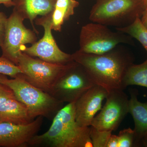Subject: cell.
<instances>
[{"label": "cell", "instance_id": "d4e9b609", "mask_svg": "<svg viewBox=\"0 0 147 147\" xmlns=\"http://www.w3.org/2000/svg\"><path fill=\"white\" fill-rule=\"evenodd\" d=\"M4 5L7 7L13 6V0H0V5Z\"/></svg>", "mask_w": 147, "mask_h": 147}, {"label": "cell", "instance_id": "7c38bea8", "mask_svg": "<svg viewBox=\"0 0 147 147\" xmlns=\"http://www.w3.org/2000/svg\"><path fill=\"white\" fill-rule=\"evenodd\" d=\"M108 93L104 88L95 85L75 101V119L79 125L90 126L96 113L102 108V101Z\"/></svg>", "mask_w": 147, "mask_h": 147}, {"label": "cell", "instance_id": "9a60e30c", "mask_svg": "<svg viewBox=\"0 0 147 147\" xmlns=\"http://www.w3.org/2000/svg\"><path fill=\"white\" fill-rule=\"evenodd\" d=\"M26 105L12 98L0 105V123L26 125L34 120Z\"/></svg>", "mask_w": 147, "mask_h": 147}, {"label": "cell", "instance_id": "ac0fdd59", "mask_svg": "<svg viewBox=\"0 0 147 147\" xmlns=\"http://www.w3.org/2000/svg\"><path fill=\"white\" fill-rule=\"evenodd\" d=\"M117 31L122 32L138 40L147 52V29L142 24L141 18L138 17L134 22L127 26L116 28Z\"/></svg>", "mask_w": 147, "mask_h": 147}, {"label": "cell", "instance_id": "ffe728a7", "mask_svg": "<svg viewBox=\"0 0 147 147\" xmlns=\"http://www.w3.org/2000/svg\"><path fill=\"white\" fill-rule=\"evenodd\" d=\"M0 74L12 78H16L22 74L19 67L4 57H0Z\"/></svg>", "mask_w": 147, "mask_h": 147}, {"label": "cell", "instance_id": "5b68a950", "mask_svg": "<svg viewBox=\"0 0 147 147\" xmlns=\"http://www.w3.org/2000/svg\"><path fill=\"white\" fill-rule=\"evenodd\" d=\"M117 31H112L107 26L94 22L83 26L80 32L79 51L100 55L110 52L122 43H133L132 37Z\"/></svg>", "mask_w": 147, "mask_h": 147}, {"label": "cell", "instance_id": "cb8c5ba5", "mask_svg": "<svg viewBox=\"0 0 147 147\" xmlns=\"http://www.w3.org/2000/svg\"><path fill=\"white\" fill-rule=\"evenodd\" d=\"M107 147H119L118 135L112 134L108 140Z\"/></svg>", "mask_w": 147, "mask_h": 147}, {"label": "cell", "instance_id": "8992f818", "mask_svg": "<svg viewBox=\"0 0 147 147\" xmlns=\"http://www.w3.org/2000/svg\"><path fill=\"white\" fill-rule=\"evenodd\" d=\"M73 61L66 64L50 63L22 52L18 57L17 65L25 80L49 93L54 84Z\"/></svg>", "mask_w": 147, "mask_h": 147}, {"label": "cell", "instance_id": "30bf717a", "mask_svg": "<svg viewBox=\"0 0 147 147\" xmlns=\"http://www.w3.org/2000/svg\"><path fill=\"white\" fill-rule=\"evenodd\" d=\"M106 102L90 126L100 130H117L129 112V99L121 89L108 91Z\"/></svg>", "mask_w": 147, "mask_h": 147}, {"label": "cell", "instance_id": "4fadbf2b", "mask_svg": "<svg viewBox=\"0 0 147 147\" xmlns=\"http://www.w3.org/2000/svg\"><path fill=\"white\" fill-rule=\"evenodd\" d=\"M129 112L133 119L134 130L139 147H147L144 140L147 134V102H140L138 99V91L129 90Z\"/></svg>", "mask_w": 147, "mask_h": 147}, {"label": "cell", "instance_id": "44dd1931", "mask_svg": "<svg viewBox=\"0 0 147 147\" xmlns=\"http://www.w3.org/2000/svg\"><path fill=\"white\" fill-rule=\"evenodd\" d=\"M119 147H139L134 129H124L120 131L118 135Z\"/></svg>", "mask_w": 147, "mask_h": 147}, {"label": "cell", "instance_id": "603a6c76", "mask_svg": "<svg viewBox=\"0 0 147 147\" xmlns=\"http://www.w3.org/2000/svg\"><path fill=\"white\" fill-rule=\"evenodd\" d=\"M7 18L3 12L0 11V47L4 38Z\"/></svg>", "mask_w": 147, "mask_h": 147}, {"label": "cell", "instance_id": "6da1fadb", "mask_svg": "<svg viewBox=\"0 0 147 147\" xmlns=\"http://www.w3.org/2000/svg\"><path fill=\"white\" fill-rule=\"evenodd\" d=\"M118 47L100 55L77 50L71 55L73 61L84 67L96 85L101 86L108 92L113 89L123 90L124 77L129 67L134 63V58L127 50Z\"/></svg>", "mask_w": 147, "mask_h": 147}, {"label": "cell", "instance_id": "7402d4cb", "mask_svg": "<svg viewBox=\"0 0 147 147\" xmlns=\"http://www.w3.org/2000/svg\"><path fill=\"white\" fill-rule=\"evenodd\" d=\"M12 98H16L12 90L5 85L0 84V105Z\"/></svg>", "mask_w": 147, "mask_h": 147}, {"label": "cell", "instance_id": "83f0119b", "mask_svg": "<svg viewBox=\"0 0 147 147\" xmlns=\"http://www.w3.org/2000/svg\"><path fill=\"white\" fill-rule=\"evenodd\" d=\"M144 140L147 143V134L146 135V137H145Z\"/></svg>", "mask_w": 147, "mask_h": 147}, {"label": "cell", "instance_id": "2e32d148", "mask_svg": "<svg viewBox=\"0 0 147 147\" xmlns=\"http://www.w3.org/2000/svg\"><path fill=\"white\" fill-rule=\"evenodd\" d=\"M76 0H57L52 12L51 26L53 30L61 32L65 21L74 13V9L79 5Z\"/></svg>", "mask_w": 147, "mask_h": 147}, {"label": "cell", "instance_id": "5bb4252c", "mask_svg": "<svg viewBox=\"0 0 147 147\" xmlns=\"http://www.w3.org/2000/svg\"><path fill=\"white\" fill-rule=\"evenodd\" d=\"M57 0H13V10L25 19H28L36 34L34 21L38 16H44L52 13Z\"/></svg>", "mask_w": 147, "mask_h": 147}, {"label": "cell", "instance_id": "e0dca14e", "mask_svg": "<svg viewBox=\"0 0 147 147\" xmlns=\"http://www.w3.org/2000/svg\"><path fill=\"white\" fill-rule=\"evenodd\" d=\"M132 85L147 88V59L140 64H132L127 70L123 81V90Z\"/></svg>", "mask_w": 147, "mask_h": 147}, {"label": "cell", "instance_id": "277c9868", "mask_svg": "<svg viewBox=\"0 0 147 147\" xmlns=\"http://www.w3.org/2000/svg\"><path fill=\"white\" fill-rule=\"evenodd\" d=\"M145 10L144 0H96L89 19L107 26L123 28L141 18Z\"/></svg>", "mask_w": 147, "mask_h": 147}, {"label": "cell", "instance_id": "484cf974", "mask_svg": "<svg viewBox=\"0 0 147 147\" xmlns=\"http://www.w3.org/2000/svg\"><path fill=\"white\" fill-rule=\"evenodd\" d=\"M141 20L142 24L147 29V12L143 14V16L141 18Z\"/></svg>", "mask_w": 147, "mask_h": 147}, {"label": "cell", "instance_id": "4316f807", "mask_svg": "<svg viewBox=\"0 0 147 147\" xmlns=\"http://www.w3.org/2000/svg\"><path fill=\"white\" fill-rule=\"evenodd\" d=\"M144 4L145 10L144 12V13H147V0H144Z\"/></svg>", "mask_w": 147, "mask_h": 147}, {"label": "cell", "instance_id": "9c48e42d", "mask_svg": "<svg viewBox=\"0 0 147 147\" xmlns=\"http://www.w3.org/2000/svg\"><path fill=\"white\" fill-rule=\"evenodd\" d=\"M25 19L13 10L7 18L4 38L1 46L4 57L17 65L21 48L26 44H33L37 41L36 34L24 26Z\"/></svg>", "mask_w": 147, "mask_h": 147}, {"label": "cell", "instance_id": "3957f363", "mask_svg": "<svg viewBox=\"0 0 147 147\" xmlns=\"http://www.w3.org/2000/svg\"><path fill=\"white\" fill-rule=\"evenodd\" d=\"M21 75L9 79L6 75L0 74V84L12 90L16 99L26 105L34 119L42 117L53 120L63 107V102L30 84Z\"/></svg>", "mask_w": 147, "mask_h": 147}, {"label": "cell", "instance_id": "52a82bcc", "mask_svg": "<svg viewBox=\"0 0 147 147\" xmlns=\"http://www.w3.org/2000/svg\"><path fill=\"white\" fill-rule=\"evenodd\" d=\"M96 85L86 69L74 61L57 80L49 94L63 102H75Z\"/></svg>", "mask_w": 147, "mask_h": 147}, {"label": "cell", "instance_id": "8fae6325", "mask_svg": "<svg viewBox=\"0 0 147 147\" xmlns=\"http://www.w3.org/2000/svg\"><path fill=\"white\" fill-rule=\"evenodd\" d=\"M43 117H38L30 123L17 125L0 123V147H26L42 126Z\"/></svg>", "mask_w": 147, "mask_h": 147}, {"label": "cell", "instance_id": "ba28073f", "mask_svg": "<svg viewBox=\"0 0 147 147\" xmlns=\"http://www.w3.org/2000/svg\"><path fill=\"white\" fill-rule=\"evenodd\" d=\"M52 13L37 18L35 24L44 28L43 36L30 47L22 46L21 52L50 63L66 64L73 61L72 55L64 53L59 48L52 34Z\"/></svg>", "mask_w": 147, "mask_h": 147}, {"label": "cell", "instance_id": "d6986e66", "mask_svg": "<svg viewBox=\"0 0 147 147\" xmlns=\"http://www.w3.org/2000/svg\"><path fill=\"white\" fill-rule=\"evenodd\" d=\"M112 131L100 130L90 126V135L93 147H107Z\"/></svg>", "mask_w": 147, "mask_h": 147}, {"label": "cell", "instance_id": "7a4b0ae2", "mask_svg": "<svg viewBox=\"0 0 147 147\" xmlns=\"http://www.w3.org/2000/svg\"><path fill=\"white\" fill-rule=\"evenodd\" d=\"M75 102L67 103L59 110L49 129L43 134L34 136L29 142L28 146L93 147L90 126H81L76 122Z\"/></svg>", "mask_w": 147, "mask_h": 147}]
</instances>
